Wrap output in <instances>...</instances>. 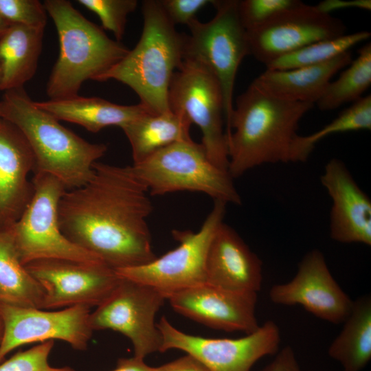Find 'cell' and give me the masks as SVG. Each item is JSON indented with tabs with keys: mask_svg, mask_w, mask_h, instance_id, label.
Masks as SVG:
<instances>
[{
	"mask_svg": "<svg viewBox=\"0 0 371 371\" xmlns=\"http://www.w3.org/2000/svg\"><path fill=\"white\" fill-rule=\"evenodd\" d=\"M93 175L60 199L58 223L73 243L117 270L147 264L157 256L147 219L153 206L148 188L131 166L96 162Z\"/></svg>",
	"mask_w": 371,
	"mask_h": 371,
	"instance_id": "cell-1",
	"label": "cell"
},
{
	"mask_svg": "<svg viewBox=\"0 0 371 371\" xmlns=\"http://www.w3.org/2000/svg\"><path fill=\"white\" fill-rule=\"evenodd\" d=\"M313 106L273 97L251 83L237 97L226 131L230 176L263 164L295 163L299 123Z\"/></svg>",
	"mask_w": 371,
	"mask_h": 371,
	"instance_id": "cell-2",
	"label": "cell"
},
{
	"mask_svg": "<svg viewBox=\"0 0 371 371\" xmlns=\"http://www.w3.org/2000/svg\"><path fill=\"white\" fill-rule=\"evenodd\" d=\"M0 116L25 136L34 157V173L56 177L67 190L88 182L93 175V164L107 150L105 144L85 140L38 108L23 87L4 91Z\"/></svg>",
	"mask_w": 371,
	"mask_h": 371,
	"instance_id": "cell-3",
	"label": "cell"
},
{
	"mask_svg": "<svg viewBox=\"0 0 371 371\" xmlns=\"http://www.w3.org/2000/svg\"><path fill=\"white\" fill-rule=\"evenodd\" d=\"M143 29L135 47L96 81L115 80L129 87L151 113L170 111L168 93L184 58L186 36L166 16L160 1L142 3Z\"/></svg>",
	"mask_w": 371,
	"mask_h": 371,
	"instance_id": "cell-4",
	"label": "cell"
},
{
	"mask_svg": "<svg viewBox=\"0 0 371 371\" xmlns=\"http://www.w3.org/2000/svg\"><path fill=\"white\" fill-rule=\"evenodd\" d=\"M43 5L55 24L59 42L58 56L46 87L50 100L78 95L85 81L97 80L128 52L70 1L45 0Z\"/></svg>",
	"mask_w": 371,
	"mask_h": 371,
	"instance_id": "cell-5",
	"label": "cell"
},
{
	"mask_svg": "<svg viewBox=\"0 0 371 371\" xmlns=\"http://www.w3.org/2000/svg\"><path fill=\"white\" fill-rule=\"evenodd\" d=\"M131 166L150 195L199 192L214 201L238 205L242 203L229 172L216 166L203 145L192 139L173 143Z\"/></svg>",
	"mask_w": 371,
	"mask_h": 371,
	"instance_id": "cell-6",
	"label": "cell"
},
{
	"mask_svg": "<svg viewBox=\"0 0 371 371\" xmlns=\"http://www.w3.org/2000/svg\"><path fill=\"white\" fill-rule=\"evenodd\" d=\"M238 0L213 1L214 17L207 22L194 19L188 25L183 59L206 67L220 85L225 133L234 109V89L238 67L249 55L247 30L238 12Z\"/></svg>",
	"mask_w": 371,
	"mask_h": 371,
	"instance_id": "cell-7",
	"label": "cell"
},
{
	"mask_svg": "<svg viewBox=\"0 0 371 371\" xmlns=\"http://www.w3.org/2000/svg\"><path fill=\"white\" fill-rule=\"evenodd\" d=\"M34 193L19 218L10 227L23 265L42 259H65L104 263L98 256L70 241L61 232L58 208L67 190L56 177L34 173Z\"/></svg>",
	"mask_w": 371,
	"mask_h": 371,
	"instance_id": "cell-8",
	"label": "cell"
},
{
	"mask_svg": "<svg viewBox=\"0 0 371 371\" xmlns=\"http://www.w3.org/2000/svg\"><path fill=\"white\" fill-rule=\"evenodd\" d=\"M227 203L214 201L213 207L199 230L173 229L178 246L139 266L115 270L118 276L150 286L166 298L179 291L205 283V260L210 241L224 221Z\"/></svg>",
	"mask_w": 371,
	"mask_h": 371,
	"instance_id": "cell-9",
	"label": "cell"
},
{
	"mask_svg": "<svg viewBox=\"0 0 371 371\" xmlns=\"http://www.w3.org/2000/svg\"><path fill=\"white\" fill-rule=\"evenodd\" d=\"M168 103L171 111L183 113L199 126L202 134L201 144L208 158L216 166L228 172L223 94L213 74L201 64L183 59L172 77Z\"/></svg>",
	"mask_w": 371,
	"mask_h": 371,
	"instance_id": "cell-10",
	"label": "cell"
},
{
	"mask_svg": "<svg viewBox=\"0 0 371 371\" xmlns=\"http://www.w3.org/2000/svg\"><path fill=\"white\" fill-rule=\"evenodd\" d=\"M165 300L157 289L120 277L109 296L91 313V327L120 333L131 341L134 356L144 359L161 352V335L155 318Z\"/></svg>",
	"mask_w": 371,
	"mask_h": 371,
	"instance_id": "cell-11",
	"label": "cell"
},
{
	"mask_svg": "<svg viewBox=\"0 0 371 371\" xmlns=\"http://www.w3.org/2000/svg\"><path fill=\"white\" fill-rule=\"evenodd\" d=\"M157 326L162 339L161 352L181 350L209 371H251L260 359L277 353L281 341L278 326L269 320L254 332L236 338H206L185 333L162 316Z\"/></svg>",
	"mask_w": 371,
	"mask_h": 371,
	"instance_id": "cell-12",
	"label": "cell"
},
{
	"mask_svg": "<svg viewBox=\"0 0 371 371\" xmlns=\"http://www.w3.org/2000/svg\"><path fill=\"white\" fill-rule=\"evenodd\" d=\"M44 291L43 309L76 305L98 306L111 293L120 277L105 263L42 259L25 265Z\"/></svg>",
	"mask_w": 371,
	"mask_h": 371,
	"instance_id": "cell-13",
	"label": "cell"
},
{
	"mask_svg": "<svg viewBox=\"0 0 371 371\" xmlns=\"http://www.w3.org/2000/svg\"><path fill=\"white\" fill-rule=\"evenodd\" d=\"M344 22L300 1L247 31L249 55L268 65L311 43L346 34Z\"/></svg>",
	"mask_w": 371,
	"mask_h": 371,
	"instance_id": "cell-14",
	"label": "cell"
},
{
	"mask_svg": "<svg viewBox=\"0 0 371 371\" xmlns=\"http://www.w3.org/2000/svg\"><path fill=\"white\" fill-rule=\"evenodd\" d=\"M0 313L4 324L0 363L13 350L34 342L58 339L75 350H85L93 331L87 306L49 311L0 303Z\"/></svg>",
	"mask_w": 371,
	"mask_h": 371,
	"instance_id": "cell-15",
	"label": "cell"
},
{
	"mask_svg": "<svg viewBox=\"0 0 371 371\" xmlns=\"http://www.w3.org/2000/svg\"><path fill=\"white\" fill-rule=\"evenodd\" d=\"M269 296L274 304L301 305L317 318L334 324L344 322L353 302L334 279L318 249L306 253L292 280L273 285Z\"/></svg>",
	"mask_w": 371,
	"mask_h": 371,
	"instance_id": "cell-16",
	"label": "cell"
},
{
	"mask_svg": "<svg viewBox=\"0 0 371 371\" xmlns=\"http://www.w3.org/2000/svg\"><path fill=\"white\" fill-rule=\"evenodd\" d=\"M257 293L227 290L207 283L167 296L178 313L210 328L246 335L256 330Z\"/></svg>",
	"mask_w": 371,
	"mask_h": 371,
	"instance_id": "cell-17",
	"label": "cell"
},
{
	"mask_svg": "<svg viewBox=\"0 0 371 371\" xmlns=\"http://www.w3.org/2000/svg\"><path fill=\"white\" fill-rule=\"evenodd\" d=\"M332 200L329 232L341 243L371 245V200L359 186L346 164L330 159L320 177Z\"/></svg>",
	"mask_w": 371,
	"mask_h": 371,
	"instance_id": "cell-18",
	"label": "cell"
},
{
	"mask_svg": "<svg viewBox=\"0 0 371 371\" xmlns=\"http://www.w3.org/2000/svg\"><path fill=\"white\" fill-rule=\"evenodd\" d=\"M32 149L21 131L0 116V229L21 216L34 193L28 179L34 170Z\"/></svg>",
	"mask_w": 371,
	"mask_h": 371,
	"instance_id": "cell-19",
	"label": "cell"
},
{
	"mask_svg": "<svg viewBox=\"0 0 371 371\" xmlns=\"http://www.w3.org/2000/svg\"><path fill=\"white\" fill-rule=\"evenodd\" d=\"M262 281L261 260L232 227L221 223L207 250L205 283L234 291L258 293Z\"/></svg>",
	"mask_w": 371,
	"mask_h": 371,
	"instance_id": "cell-20",
	"label": "cell"
},
{
	"mask_svg": "<svg viewBox=\"0 0 371 371\" xmlns=\"http://www.w3.org/2000/svg\"><path fill=\"white\" fill-rule=\"evenodd\" d=\"M352 60L350 51L328 62L287 70L267 69L251 83L279 99L315 104L333 77Z\"/></svg>",
	"mask_w": 371,
	"mask_h": 371,
	"instance_id": "cell-21",
	"label": "cell"
},
{
	"mask_svg": "<svg viewBox=\"0 0 371 371\" xmlns=\"http://www.w3.org/2000/svg\"><path fill=\"white\" fill-rule=\"evenodd\" d=\"M34 104L58 121L80 125L93 133L110 126L122 128L139 115L149 112L140 103L120 105L98 97L78 95L65 99L34 102Z\"/></svg>",
	"mask_w": 371,
	"mask_h": 371,
	"instance_id": "cell-22",
	"label": "cell"
},
{
	"mask_svg": "<svg viewBox=\"0 0 371 371\" xmlns=\"http://www.w3.org/2000/svg\"><path fill=\"white\" fill-rule=\"evenodd\" d=\"M190 120L183 113L170 111L144 113L122 128L132 150L133 164L177 142L192 140Z\"/></svg>",
	"mask_w": 371,
	"mask_h": 371,
	"instance_id": "cell-23",
	"label": "cell"
},
{
	"mask_svg": "<svg viewBox=\"0 0 371 371\" xmlns=\"http://www.w3.org/2000/svg\"><path fill=\"white\" fill-rule=\"evenodd\" d=\"M43 29L12 24L0 37V90L23 88L34 76L42 50Z\"/></svg>",
	"mask_w": 371,
	"mask_h": 371,
	"instance_id": "cell-24",
	"label": "cell"
},
{
	"mask_svg": "<svg viewBox=\"0 0 371 371\" xmlns=\"http://www.w3.org/2000/svg\"><path fill=\"white\" fill-rule=\"evenodd\" d=\"M340 333L329 346L330 358L344 371H361L371 359V297L353 300L351 311Z\"/></svg>",
	"mask_w": 371,
	"mask_h": 371,
	"instance_id": "cell-25",
	"label": "cell"
},
{
	"mask_svg": "<svg viewBox=\"0 0 371 371\" xmlns=\"http://www.w3.org/2000/svg\"><path fill=\"white\" fill-rule=\"evenodd\" d=\"M44 291L21 261L11 233L0 229V303L43 309Z\"/></svg>",
	"mask_w": 371,
	"mask_h": 371,
	"instance_id": "cell-26",
	"label": "cell"
},
{
	"mask_svg": "<svg viewBox=\"0 0 371 371\" xmlns=\"http://www.w3.org/2000/svg\"><path fill=\"white\" fill-rule=\"evenodd\" d=\"M335 81H330L315 103L321 111H330L362 98L371 84V43L358 51L357 57L345 67Z\"/></svg>",
	"mask_w": 371,
	"mask_h": 371,
	"instance_id": "cell-27",
	"label": "cell"
},
{
	"mask_svg": "<svg viewBox=\"0 0 371 371\" xmlns=\"http://www.w3.org/2000/svg\"><path fill=\"white\" fill-rule=\"evenodd\" d=\"M370 37V32L359 31L317 41L278 58L267 65L266 68L287 70L322 64L350 51L351 47Z\"/></svg>",
	"mask_w": 371,
	"mask_h": 371,
	"instance_id": "cell-28",
	"label": "cell"
},
{
	"mask_svg": "<svg viewBox=\"0 0 371 371\" xmlns=\"http://www.w3.org/2000/svg\"><path fill=\"white\" fill-rule=\"evenodd\" d=\"M371 129V96H363L344 109L329 124L308 135L297 137L295 145L296 162H304L315 145L324 138L337 133Z\"/></svg>",
	"mask_w": 371,
	"mask_h": 371,
	"instance_id": "cell-29",
	"label": "cell"
},
{
	"mask_svg": "<svg viewBox=\"0 0 371 371\" xmlns=\"http://www.w3.org/2000/svg\"><path fill=\"white\" fill-rule=\"evenodd\" d=\"M77 2L95 13L104 30L111 32L120 42L124 35L127 17L135 10L136 0H78Z\"/></svg>",
	"mask_w": 371,
	"mask_h": 371,
	"instance_id": "cell-30",
	"label": "cell"
},
{
	"mask_svg": "<svg viewBox=\"0 0 371 371\" xmlns=\"http://www.w3.org/2000/svg\"><path fill=\"white\" fill-rule=\"evenodd\" d=\"M54 345V341H47L18 352L0 363V371H76L69 366H50L48 359Z\"/></svg>",
	"mask_w": 371,
	"mask_h": 371,
	"instance_id": "cell-31",
	"label": "cell"
},
{
	"mask_svg": "<svg viewBox=\"0 0 371 371\" xmlns=\"http://www.w3.org/2000/svg\"><path fill=\"white\" fill-rule=\"evenodd\" d=\"M0 14L10 24L45 29L47 12L38 0H0Z\"/></svg>",
	"mask_w": 371,
	"mask_h": 371,
	"instance_id": "cell-32",
	"label": "cell"
},
{
	"mask_svg": "<svg viewBox=\"0 0 371 371\" xmlns=\"http://www.w3.org/2000/svg\"><path fill=\"white\" fill-rule=\"evenodd\" d=\"M299 0H243L238 1V12L246 30L265 23L279 12L297 5Z\"/></svg>",
	"mask_w": 371,
	"mask_h": 371,
	"instance_id": "cell-33",
	"label": "cell"
},
{
	"mask_svg": "<svg viewBox=\"0 0 371 371\" xmlns=\"http://www.w3.org/2000/svg\"><path fill=\"white\" fill-rule=\"evenodd\" d=\"M214 1V0H213ZM212 0H160V3L169 20L175 25L187 26L194 19L196 13Z\"/></svg>",
	"mask_w": 371,
	"mask_h": 371,
	"instance_id": "cell-34",
	"label": "cell"
},
{
	"mask_svg": "<svg viewBox=\"0 0 371 371\" xmlns=\"http://www.w3.org/2000/svg\"><path fill=\"white\" fill-rule=\"evenodd\" d=\"M260 371H302L291 346L283 348Z\"/></svg>",
	"mask_w": 371,
	"mask_h": 371,
	"instance_id": "cell-35",
	"label": "cell"
},
{
	"mask_svg": "<svg viewBox=\"0 0 371 371\" xmlns=\"http://www.w3.org/2000/svg\"><path fill=\"white\" fill-rule=\"evenodd\" d=\"M154 371H209L198 359L186 354L170 362L159 367H155Z\"/></svg>",
	"mask_w": 371,
	"mask_h": 371,
	"instance_id": "cell-36",
	"label": "cell"
},
{
	"mask_svg": "<svg viewBox=\"0 0 371 371\" xmlns=\"http://www.w3.org/2000/svg\"><path fill=\"white\" fill-rule=\"evenodd\" d=\"M320 12L328 14L335 10L345 8H359L365 10H371L370 0H324L315 5Z\"/></svg>",
	"mask_w": 371,
	"mask_h": 371,
	"instance_id": "cell-37",
	"label": "cell"
},
{
	"mask_svg": "<svg viewBox=\"0 0 371 371\" xmlns=\"http://www.w3.org/2000/svg\"><path fill=\"white\" fill-rule=\"evenodd\" d=\"M144 359L135 356L130 358H120L115 368L112 371H154L155 367L147 365Z\"/></svg>",
	"mask_w": 371,
	"mask_h": 371,
	"instance_id": "cell-38",
	"label": "cell"
},
{
	"mask_svg": "<svg viewBox=\"0 0 371 371\" xmlns=\"http://www.w3.org/2000/svg\"><path fill=\"white\" fill-rule=\"evenodd\" d=\"M10 24L0 14V37L5 32Z\"/></svg>",
	"mask_w": 371,
	"mask_h": 371,
	"instance_id": "cell-39",
	"label": "cell"
},
{
	"mask_svg": "<svg viewBox=\"0 0 371 371\" xmlns=\"http://www.w3.org/2000/svg\"><path fill=\"white\" fill-rule=\"evenodd\" d=\"M3 333H4V324H3V321L1 315L0 313V344L3 339Z\"/></svg>",
	"mask_w": 371,
	"mask_h": 371,
	"instance_id": "cell-40",
	"label": "cell"
},
{
	"mask_svg": "<svg viewBox=\"0 0 371 371\" xmlns=\"http://www.w3.org/2000/svg\"><path fill=\"white\" fill-rule=\"evenodd\" d=\"M1 78H2V70H1V64H0V85H1Z\"/></svg>",
	"mask_w": 371,
	"mask_h": 371,
	"instance_id": "cell-41",
	"label": "cell"
}]
</instances>
